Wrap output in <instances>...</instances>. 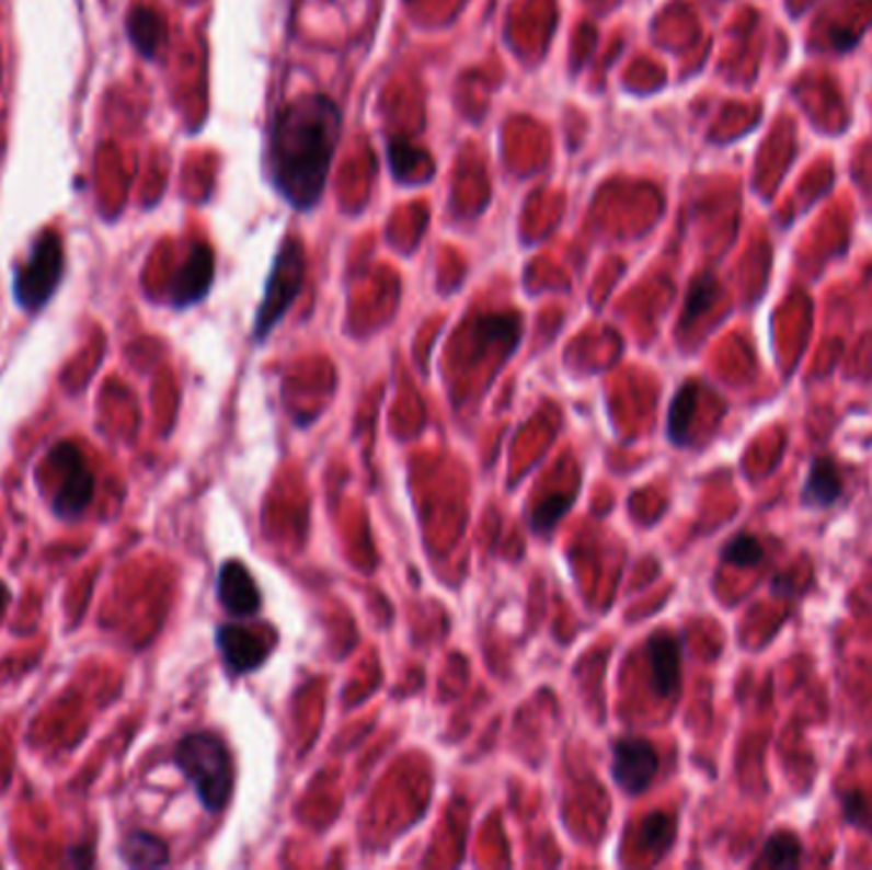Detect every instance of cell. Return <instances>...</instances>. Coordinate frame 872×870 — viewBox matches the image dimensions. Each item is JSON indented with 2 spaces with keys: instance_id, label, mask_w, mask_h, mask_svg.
<instances>
[{
  "instance_id": "7402d4cb",
  "label": "cell",
  "mask_w": 872,
  "mask_h": 870,
  "mask_svg": "<svg viewBox=\"0 0 872 870\" xmlns=\"http://www.w3.org/2000/svg\"><path fill=\"white\" fill-rule=\"evenodd\" d=\"M8 603H11V589L5 587V582H0V613L8 608Z\"/></svg>"
},
{
  "instance_id": "ffe728a7",
  "label": "cell",
  "mask_w": 872,
  "mask_h": 870,
  "mask_svg": "<svg viewBox=\"0 0 872 870\" xmlns=\"http://www.w3.org/2000/svg\"><path fill=\"white\" fill-rule=\"evenodd\" d=\"M388 157H391L393 176L399 179V182H409V179H414L416 174V159L424 157V153L403 141H393L388 146Z\"/></svg>"
},
{
  "instance_id": "9c48e42d",
  "label": "cell",
  "mask_w": 872,
  "mask_h": 870,
  "mask_svg": "<svg viewBox=\"0 0 872 870\" xmlns=\"http://www.w3.org/2000/svg\"><path fill=\"white\" fill-rule=\"evenodd\" d=\"M217 597L222 608L236 618H253L261 610V589L243 562L230 559L217 574Z\"/></svg>"
},
{
  "instance_id": "9a60e30c",
  "label": "cell",
  "mask_w": 872,
  "mask_h": 870,
  "mask_svg": "<svg viewBox=\"0 0 872 870\" xmlns=\"http://www.w3.org/2000/svg\"><path fill=\"white\" fill-rule=\"evenodd\" d=\"M801 840L793 833H776L773 837H768L766 845H762L760 858L755 860V866H768V868H785L793 870L801 866Z\"/></svg>"
},
{
  "instance_id": "30bf717a",
  "label": "cell",
  "mask_w": 872,
  "mask_h": 870,
  "mask_svg": "<svg viewBox=\"0 0 872 870\" xmlns=\"http://www.w3.org/2000/svg\"><path fill=\"white\" fill-rule=\"evenodd\" d=\"M651 685L658 697H674L681 687V641L674 633H656L649 641Z\"/></svg>"
},
{
  "instance_id": "d6986e66",
  "label": "cell",
  "mask_w": 872,
  "mask_h": 870,
  "mask_svg": "<svg viewBox=\"0 0 872 870\" xmlns=\"http://www.w3.org/2000/svg\"><path fill=\"white\" fill-rule=\"evenodd\" d=\"M714 297H718V282H714V276L707 274L702 278H697L695 286H691V291H689L687 312H684V324L695 322L699 314L707 312V309L712 307Z\"/></svg>"
},
{
  "instance_id": "ba28073f",
  "label": "cell",
  "mask_w": 872,
  "mask_h": 870,
  "mask_svg": "<svg viewBox=\"0 0 872 870\" xmlns=\"http://www.w3.org/2000/svg\"><path fill=\"white\" fill-rule=\"evenodd\" d=\"M215 278V253L213 248L205 243L194 245L190 259L184 261V266L176 271L174 282H171V305L176 309L192 307L207 297L209 286Z\"/></svg>"
},
{
  "instance_id": "5bb4252c",
  "label": "cell",
  "mask_w": 872,
  "mask_h": 870,
  "mask_svg": "<svg viewBox=\"0 0 872 870\" xmlns=\"http://www.w3.org/2000/svg\"><path fill=\"white\" fill-rule=\"evenodd\" d=\"M697 393H699L697 384L681 386L674 396L672 409H668V439H672L676 447H684L689 439L691 416H695L697 411Z\"/></svg>"
},
{
  "instance_id": "8fae6325",
  "label": "cell",
  "mask_w": 872,
  "mask_h": 870,
  "mask_svg": "<svg viewBox=\"0 0 872 870\" xmlns=\"http://www.w3.org/2000/svg\"><path fill=\"white\" fill-rule=\"evenodd\" d=\"M842 491H845V485H842V476H839L837 465L831 462L829 457H819V460H814L812 468H808V476H806L804 503H808V506L827 508L835 501H839Z\"/></svg>"
},
{
  "instance_id": "44dd1931",
  "label": "cell",
  "mask_w": 872,
  "mask_h": 870,
  "mask_svg": "<svg viewBox=\"0 0 872 870\" xmlns=\"http://www.w3.org/2000/svg\"><path fill=\"white\" fill-rule=\"evenodd\" d=\"M84 852H92L90 848H69L67 850V860L72 866H92V856L84 858Z\"/></svg>"
},
{
  "instance_id": "5b68a950",
  "label": "cell",
  "mask_w": 872,
  "mask_h": 870,
  "mask_svg": "<svg viewBox=\"0 0 872 870\" xmlns=\"http://www.w3.org/2000/svg\"><path fill=\"white\" fill-rule=\"evenodd\" d=\"M46 462L61 476V485L54 495V514L67 524L77 522L90 508L92 495H95V476L90 465L84 462L80 447L72 442H59L57 447H51Z\"/></svg>"
},
{
  "instance_id": "4fadbf2b",
  "label": "cell",
  "mask_w": 872,
  "mask_h": 870,
  "mask_svg": "<svg viewBox=\"0 0 872 870\" xmlns=\"http://www.w3.org/2000/svg\"><path fill=\"white\" fill-rule=\"evenodd\" d=\"M128 36L138 51L146 59L156 57V51L161 49L163 38H167V23L151 8H134L128 15Z\"/></svg>"
},
{
  "instance_id": "6da1fadb",
  "label": "cell",
  "mask_w": 872,
  "mask_h": 870,
  "mask_svg": "<svg viewBox=\"0 0 872 870\" xmlns=\"http://www.w3.org/2000/svg\"><path fill=\"white\" fill-rule=\"evenodd\" d=\"M342 134V111L322 92H307L276 113L271 126V182L296 209L322 199Z\"/></svg>"
},
{
  "instance_id": "7c38bea8",
  "label": "cell",
  "mask_w": 872,
  "mask_h": 870,
  "mask_svg": "<svg viewBox=\"0 0 872 870\" xmlns=\"http://www.w3.org/2000/svg\"><path fill=\"white\" fill-rule=\"evenodd\" d=\"M121 856L130 868H161L169 863V845L159 835L134 829L123 840Z\"/></svg>"
},
{
  "instance_id": "e0dca14e",
  "label": "cell",
  "mask_w": 872,
  "mask_h": 870,
  "mask_svg": "<svg viewBox=\"0 0 872 870\" xmlns=\"http://www.w3.org/2000/svg\"><path fill=\"white\" fill-rule=\"evenodd\" d=\"M574 503V493L570 495H551L543 503L536 506V511L531 514V528L536 534H551L554 531V526L562 522L566 516V511L572 508Z\"/></svg>"
},
{
  "instance_id": "3957f363",
  "label": "cell",
  "mask_w": 872,
  "mask_h": 870,
  "mask_svg": "<svg viewBox=\"0 0 872 870\" xmlns=\"http://www.w3.org/2000/svg\"><path fill=\"white\" fill-rule=\"evenodd\" d=\"M303 271H307V255H303V243L296 236H289L278 248L274 268H271L266 294L255 312L253 322V340L255 343H266V337L274 332V328L282 322V317L289 312L294 299L299 297L303 284Z\"/></svg>"
},
{
  "instance_id": "52a82bcc",
  "label": "cell",
  "mask_w": 872,
  "mask_h": 870,
  "mask_svg": "<svg viewBox=\"0 0 872 870\" xmlns=\"http://www.w3.org/2000/svg\"><path fill=\"white\" fill-rule=\"evenodd\" d=\"M215 641L225 666L236 677L255 672L271 654V643L245 626H220L215 633Z\"/></svg>"
},
{
  "instance_id": "ac0fdd59",
  "label": "cell",
  "mask_w": 872,
  "mask_h": 870,
  "mask_svg": "<svg viewBox=\"0 0 872 870\" xmlns=\"http://www.w3.org/2000/svg\"><path fill=\"white\" fill-rule=\"evenodd\" d=\"M674 840V820L668 814H649L641 825V845L645 850H666Z\"/></svg>"
},
{
  "instance_id": "2e32d148",
  "label": "cell",
  "mask_w": 872,
  "mask_h": 870,
  "mask_svg": "<svg viewBox=\"0 0 872 870\" xmlns=\"http://www.w3.org/2000/svg\"><path fill=\"white\" fill-rule=\"evenodd\" d=\"M722 559L727 564L735 566H758L766 559V549L762 543L750 534H737L735 539H730L722 549Z\"/></svg>"
},
{
  "instance_id": "277c9868",
  "label": "cell",
  "mask_w": 872,
  "mask_h": 870,
  "mask_svg": "<svg viewBox=\"0 0 872 870\" xmlns=\"http://www.w3.org/2000/svg\"><path fill=\"white\" fill-rule=\"evenodd\" d=\"M61 274H65V248H61V238L54 230H46L36 240L28 261L15 271L13 294L19 307L26 309V312H36V309L46 307V301L57 291Z\"/></svg>"
},
{
  "instance_id": "8992f818",
  "label": "cell",
  "mask_w": 872,
  "mask_h": 870,
  "mask_svg": "<svg viewBox=\"0 0 872 870\" xmlns=\"http://www.w3.org/2000/svg\"><path fill=\"white\" fill-rule=\"evenodd\" d=\"M658 774V753L651 741L626 735L612 745V779L626 794H643Z\"/></svg>"
},
{
  "instance_id": "7a4b0ae2",
  "label": "cell",
  "mask_w": 872,
  "mask_h": 870,
  "mask_svg": "<svg viewBox=\"0 0 872 870\" xmlns=\"http://www.w3.org/2000/svg\"><path fill=\"white\" fill-rule=\"evenodd\" d=\"M174 764L197 791L199 804L209 814L225 810L232 794V760L215 733H186L174 748Z\"/></svg>"
}]
</instances>
